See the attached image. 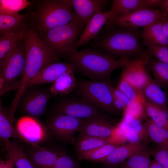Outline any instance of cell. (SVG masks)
Here are the masks:
<instances>
[{
	"label": "cell",
	"instance_id": "obj_42",
	"mask_svg": "<svg viewBox=\"0 0 168 168\" xmlns=\"http://www.w3.org/2000/svg\"><path fill=\"white\" fill-rule=\"evenodd\" d=\"M113 91L114 96L123 103L126 106L127 108L131 105L132 102L130 99L117 87H113Z\"/></svg>",
	"mask_w": 168,
	"mask_h": 168
},
{
	"label": "cell",
	"instance_id": "obj_29",
	"mask_svg": "<svg viewBox=\"0 0 168 168\" xmlns=\"http://www.w3.org/2000/svg\"><path fill=\"white\" fill-rule=\"evenodd\" d=\"M149 59L147 64L154 77V81L161 88L168 90V64L158 60Z\"/></svg>",
	"mask_w": 168,
	"mask_h": 168
},
{
	"label": "cell",
	"instance_id": "obj_8",
	"mask_svg": "<svg viewBox=\"0 0 168 168\" xmlns=\"http://www.w3.org/2000/svg\"><path fill=\"white\" fill-rule=\"evenodd\" d=\"M33 86L26 87L18 101L22 111L29 116L38 119L46 110L52 94L50 89Z\"/></svg>",
	"mask_w": 168,
	"mask_h": 168
},
{
	"label": "cell",
	"instance_id": "obj_40",
	"mask_svg": "<svg viewBox=\"0 0 168 168\" xmlns=\"http://www.w3.org/2000/svg\"><path fill=\"white\" fill-rule=\"evenodd\" d=\"M51 168H79V166L71 157L62 152Z\"/></svg>",
	"mask_w": 168,
	"mask_h": 168
},
{
	"label": "cell",
	"instance_id": "obj_21",
	"mask_svg": "<svg viewBox=\"0 0 168 168\" xmlns=\"http://www.w3.org/2000/svg\"><path fill=\"white\" fill-rule=\"evenodd\" d=\"M8 159L11 160L16 168H35L24 151L22 145L14 141L4 144Z\"/></svg>",
	"mask_w": 168,
	"mask_h": 168
},
{
	"label": "cell",
	"instance_id": "obj_23",
	"mask_svg": "<svg viewBox=\"0 0 168 168\" xmlns=\"http://www.w3.org/2000/svg\"><path fill=\"white\" fill-rule=\"evenodd\" d=\"M29 27L7 33L0 36V61L14 49L18 43L24 38Z\"/></svg>",
	"mask_w": 168,
	"mask_h": 168
},
{
	"label": "cell",
	"instance_id": "obj_34",
	"mask_svg": "<svg viewBox=\"0 0 168 168\" xmlns=\"http://www.w3.org/2000/svg\"><path fill=\"white\" fill-rule=\"evenodd\" d=\"M31 1L27 0H0V14L15 16L29 6Z\"/></svg>",
	"mask_w": 168,
	"mask_h": 168
},
{
	"label": "cell",
	"instance_id": "obj_3",
	"mask_svg": "<svg viewBox=\"0 0 168 168\" xmlns=\"http://www.w3.org/2000/svg\"><path fill=\"white\" fill-rule=\"evenodd\" d=\"M140 34L137 29L106 26L91 44L94 50L120 58H128V56L137 54L142 56L145 54H142Z\"/></svg>",
	"mask_w": 168,
	"mask_h": 168
},
{
	"label": "cell",
	"instance_id": "obj_44",
	"mask_svg": "<svg viewBox=\"0 0 168 168\" xmlns=\"http://www.w3.org/2000/svg\"><path fill=\"white\" fill-rule=\"evenodd\" d=\"M15 166L12 161L9 159L6 160L1 159L0 168H14Z\"/></svg>",
	"mask_w": 168,
	"mask_h": 168
},
{
	"label": "cell",
	"instance_id": "obj_47",
	"mask_svg": "<svg viewBox=\"0 0 168 168\" xmlns=\"http://www.w3.org/2000/svg\"><path fill=\"white\" fill-rule=\"evenodd\" d=\"M104 168H123L122 164L121 163L119 165L116 166H107Z\"/></svg>",
	"mask_w": 168,
	"mask_h": 168
},
{
	"label": "cell",
	"instance_id": "obj_12",
	"mask_svg": "<svg viewBox=\"0 0 168 168\" xmlns=\"http://www.w3.org/2000/svg\"><path fill=\"white\" fill-rule=\"evenodd\" d=\"M14 128L18 138L31 146L40 145L51 135L46 126L38 119L28 115L20 118Z\"/></svg>",
	"mask_w": 168,
	"mask_h": 168
},
{
	"label": "cell",
	"instance_id": "obj_10",
	"mask_svg": "<svg viewBox=\"0 0 168 168\" xmlns=\"http://www.w3.org/2000/svg\"><path fill=\"white\" fill-rule=\"evenodd\" d=\"M165 13L157 8H142L130 13L120 14L108 20L107 26L124 28L137 29L144 27L161 18Z\"/></svg>",
	"mask_w": 168,
	"mask_h": 168
},
{
	"label": "cell",
	"instance_id": "obj_11",
	"mask_svg": "<svg viewBox=\"0 0 168 168\" xmlns=\"http://www.w3.org/2000/svg\"><path fill=\"white\" fill-rule=\"evenodd\" d=\"M53 112L83 120L107 117L101 110L82 98L61 100L52 106Z\"/></svg>",
	"mask_w": 168,
	"mask_h": 168
},
{
	"label": "cell",
	"instance_id": "obj_13",
	"mask_svg": "<svg viewBox=\"0 0 168 168\" xmlns=\"http://www.w3.org/2000/svg\"><path fill=\"white\" fill-rule=\"evenodd\" d=\"M150 57L145 54L130 60L123 68L121 77L139 91L152 79L146 68Z\"/></svg>",
	"mask_w": 168,
	"mask_h": 168
},
{
	"label": "cell",
	"instance_id": "obj_14",
	"mask_svg": "<svg viewBox=\"0 0 168 168\" xmlns=\"http://www.w3.org/2000/svg\"><path fill=\"white\" fill-rule=\"evenodd\" d=\"M114 16V11L112 9L105 12L99 11L96 12L86 25L81 36L76 43L73 50H77L79 47L97 38L104 25L108 20Z\"/></svg>",
	"mask_w": 168,
	"mask_h": 168
},
{
	"label": "cell",
	"instance_id": "obj_32",
	"mask_svg": "<svg viewBox=\"0 0 168 168\" xmlns=\"http://www.w3.org/2000/svg\"><path fill=\"white\" fill-rule=\"evenodd\" d=\"M144 124L148 137L156 145L168 149V131L157 125L151 119Z\"/></svg>",
	"mask_w": 168,
	"mask_h": 168
},
{
	"label": "cell",
	"instance_id": "obj_39",
	"mask_svg": "<svg viewBox=\"0 0 168 168\" xmlns=\"http://www.w3.org/2000/svg\"><path fill=\"white\" fill-rule=\"evenodd\" d=\"M117 87L124 93L132 102L140 97L138 91L122 78L121 77Z\"/></svg>",
	"mask_w": 168,
	"mask_h": 168
},
{
	"label": "cell",
	"instance_id": "obj_37",
	"mask_svg": "<svg viewBox=\"0 0 168 168\" xmlns=\"http://www.w3.org/2000/svg\"><path fill=\"white\" fill-rule=\"evenodd\" d=\"M151 155L164 168H168V149L156 145L152 149H149Z\"/></svg>",
	"mask_w": 168,
	"mask_h": 168
},
{
	"label": "cell",
	"instance_id": "obj_28",
	"mask_svg": "<svg viewBox=\"0 0 168 168\" xmlns=\"http://www.w3.org/2000/svg\"><path fill=\"white\" fill-rule=\"evenodd\" d=\"M77 153L100 147L107 144H112L110 138H100L79 134L74 142Z\"/></svg>",
	"mask_w": 168,
	"mask_h": 168
},
{
	"label": "cell",
	"instance_id": "obj_31",
	"mask_svg": "<svg viewBox=\"0 0 168 168\" xmlns=\"http://www.w3.org/2000/svg\"><path fill=\"white\" fill-rule=\"evenodd\" d=\"M118 146L106 144L92 150L77 153V157L79 160H88L100 162Z\"/></svg>",
	"mask_w": 168,
	"mask_h": 168
},
{
	"label": "cell",
	"instance_id": "obj_22",
	"mask_svg": "<svg viewBox=\"0 0 168 168\" xmlns=\"http://www.w3.org/2000/svg\"><path fill=\"white\" fill-rule=\"evenodd\" d=\"M161 18L144 27L140 35L143 43L168 46V38L163 29Z\"/></svg>",
	"mask_w": 168,
	"mask_h": 168
},
{
	"label": "cell",
	"instance_id": "obj_36",
	"mask_svg": "<svg viewBox=\"0 0 168 168\" xmlns=\"http://www.w3.org/2000/svg\"><path fill=\"white\" fill-rule=\"evenodd\" d=\"M143 43L147 47L150 54L158 60L168 64V46Z\"/></svg>",
	"mask_w": 168,
	"mask_h": 168
},
{
	"label": "cell",
	"instance_id": "obj_19",
	"mask_svg": "<svg viewBox=\"0 0 168 168\" xmlns=\"http://www.w3.org/2000/svg\"><path fill=\"white\" fill-rule=\"evenodd\" d=\"M78 19L86 26L93 16L102 10L108 0H71Z\"/></svg>",
	"mask_w": 168,
	"mask_h": 168
},
{
	"label": "cell",
	"instance_id": "obj_6",
	"mask_svg": "<svg viewBox=\"0 0 168 168\" xmlns=\"http://www.w3.org/2000/svg\"><path fill=\"white\" fill-rule=\"evenodd\" d=\"M113 86L104 81H77L74 89L81 98L101 110L116 112L114 102Z\"/></svg>",
	"mask_w": 168,
	"mask_h": 168
},
{
	"label": "cell",
	"instance_id": "obj_18",
	"mask_svg": "<svg viewBox=\"0 0 168 168\" xmlns=\"http://www.w3.org/2000/svg\"><path fill=\"white\" fill-rule=\"evenodd\" d=\"M61 152L38 145L31 146L27 156L35 168H51Z\"/></svg>",
	"mask_w": 168,
	"mask_h": 168
},
{
	"label": "cell",
	"instance_id": "obj_27",
	"mask_svg": "<svg viewBox=\"0 0 168 168\" xmlns=\"http://www.w3.org/2000/svg\"><path fill=\"white\" fill-rule=\"evenodd\" d=\"M0 102V137L4 144L10 138H18L13 125L14 114L5 109Z\"/></svg>",
	"mask_w": 168,
	"mask_h": 168
},
{
	"label": "cell",
	"instance_id": "obj_48",
	"mask_svg": "<svg viewBox=\"0 0 168 168\" xmlns=\"http://www.w3.org/2000/svg\"><path fill=\"white\" fill-rule=\"evenodd\" d=\"M166 91V93L167 94V98H168V90Z\"/></svg>",
	"mask_w": 168,
	"mask_h": 168
},
{
	"label": "cell",
	"instance_id": "obj_5",
	"mask_svg": "<svg viewBox=\"0 0 168 168\" xmlns=\"http://www.w3.org/2000/svg\"><path fill=\"white\" fill-rule=\"evenodd\" d=\"M86 26L80 21L74 20L49 30L40 38L58 58H66Z\"/></svg>",
	"mask_w": 168,
	"mask_h": 168
},
{
	"label": "cell",
	"instance_id": "obj_17",
	"mask_svg": "<svg viewBox=\"0 0 168 168\" xmlns=\"http://www.w3.org/2000/svg\"><path fill=\"white\" fill-rule=\"evenodd\" d=\"M147 148L146 142L137 144L129 143L119 145L100 162L107 166L117 165L136 153Z\"/></svg>",
	"mask_w": 168,
	"mask_h": 168
},
{
	"label": "cell",
	"instance_id": "obj_38",
	"mask_svg": "<svg viewBox=\"0 0 168 168\" xmlns=\"http://www.w3.org/2000/svg\"><path fill=\"white\" fill-rule=\"evenodd\" d=\"M124 111V114H130L142 119L147 116L144 110L143 100L140 96L138 99L132 102L131 105Z\"/></svg>",
	"mask_w": 168,
	"mask_h": 168
},
{
	"label": "cell",
	"instance_id": "obj_35",
	"mask_svg": "<svg viewBox=\"0 0 168 168\" xmlns=\"http://www.w3.org/2000/svg\"><path fill=\"white\" fill-rule=\"evenodd\" d=\"M148 136L144 123L128 129L126 134L127 142L137 144L146 142Z\"/></svg>",
	"mask_w": 168,
	"mask_h": 168
},
{
	"label": "cell",
	"instance_id": "obj_7",
	"mask_svg": "<svg viewBox=\"0 0 168 168\" xmlns=\"http://www.w3.org/2000/svg\"><path fill=\"white\" fill-rule=\"evenodd\" d=\"M26 60V49L24 38L11 52L0 61V94L12 89H18L17 79L22 76Z\"/></svg>",
	"mask_w": 168,
	"mask_h": 168
},
{
	"label": "cell",
	"instance_id": "obj_33",
	"mask_svg": "<svg viewBox=\"0 0 168 168\" xmlns=\"http://www.w3.org/2000/svg\"><path fill=\"white\" fill-rule=\"evenodd\" d=\"M148 148L132 156L122 163L123 168H149L152 160Z\"/></svg>",
	"mask_w": 168,
	"mask_h": 168
},
{
	"label": "cell",
	"instance_id": "obj_15",
	"mask_svg": "<svg viewBox=\"0 0 168 168\" xmlns=\"http://www.w3.org/2000/svg\"><path fill=\"white\" fill-rule=\"evenodd\" d=\"M69 70L77 71L75 66L67 63L54 62L44 67L27 83L26 87L53 83L63 73Z\"/></svg>",
	"mask_w": 168,
	"mask_h": 168
},
{
	"label": "cell",
	"instance_id": "obj_45",
	"mask_svg": "<svg viewBox=\"0 0 168 168\" xmlns=\"http://www.w3.org/2000/svg\"><path fill=\"white\" fill-rule=\"evenodd\" d=\"M162 11H165L168 12V0H164V1L160 7Z\"/></svg>",
	"mask_w": 168,
	"mask_h": 168
},
{
	"label": "cell",
	"instance_id": "obj_16",
	"mask_svg": "<svg viewBox=\"0 0 168 168\" xmlns=\"http://www.w3.org/2000/svg\"><path fill=\"white\" fill-rule=\"evenodd\" d=\"M115 127L107 117L85 120L79 132V134L100 138H109Z\"/></svg>",
	"mask_w": 168,
	"mask_h": 168
},
{
	"label": "cell",
	"instance_id": "obj_20",
	"mask_svg": "<svg viewBox=\"0 0 168 168\" xmlns=\"http://www.w3.org/2000/svg\"><path fill=\"white\" fill-rule=\"evenodd\" d=\"M142 99L159 107L168 113V98L166 92L164 91L152 79L139 91Z\"/></svg>",
	"mask_w": 168,
	"mask_h": 168
},
{
	"label": "cell",
	"instance_id": "obj_43",
	"mask_svg": "<svg viewBox=\"0 0 168 168\" xmlns=\"http://www.w3.org/2000/svg\"><path fill=\"white\" fill-rule=\"evenodd\" d=\"M161 20L163 31L168 38V14L165 13L164 15L161 18Z\"/></svg>",
	"mask_w": 168,
	"mask_h": 168
},
{
	"label": "cell",
	"instance_id": "obj_30",
	"mask_svg": "<svg viewBox=\"0 0 168 168\" xmlns=\"http://www.w3.org/2000/svg\"><path fill=\"white\" fill-rule=\"evenodd\" d=\"M145 113L157 125L168 131V113L159 107L143 100Z\"/></svg>",
	"mask_w": 168,
	"mask_h": 168
},
{
	"label": "cell",
	"instance_id": "obj_24",
	"mask_svg": "<svg viewBox=\"0 0 168 168\" xmlns=\"http://www.w3.org/2000/svg\"><path fill=\"white\" fill-rule=\"evenodd\" d=\"M28 13L15 16L0 14V36L14 30L23 28L28 25Z\"/></svg>",
	"mask_w": 168,
	"mask_h": 168
},
{
	"label": "cell",
	"instance_id": "obj_2",
	"mask_svg": "<svg viewBox=\"0 0 168 168\" xmlns=\"http://www.w3.org/2000/svg\"><path fill=\"white\" fill-rule=\"evenodd\" d=\"M66 59L79 71L92 80L109 82L110 75L116 69L125 67L131 59H116L90 48L78 51L73 50Z\"/></svg>",
	"mask_w": 168,
	"mask_h": 168
},
{
	"label": "cell",
	"instance_id": "obj_25",
	"mask_svg": "<svg viewBox=\"0 0 168 168\" xmlns=\"http://www.w3.org/2000/svg\"><path fill=\"white\" fill-rule=\"evenodd\" d=\"M112 2L111 9L114 11V17L141 9L154 8L152 0H113Z\"/></svg>",
	"mask_w": 168,
	"mask_h": 168
},
{
	"label": "cell",
	"instance_id": "obj_1",
	"mask_svg": "<svg viewBox=\"0 0 168 168\" xmlns=\"http://www.w3.org/2000/svg\"><path fill=\"white\" fill-rule=\"evenodd\" d=\"M31 1L27 12L28 25L40 38L51 29L74 20H79L72 9L71 0Z\"/></svg>",
	"mask_w": 168,
	"mask_h": 168
},
{
	"label": "cell",
	"instance_id": "obj_41",
	"mask_svg": "<svg viewBox=\"0 0 168 168\" xmlns=\"http://www.w3.org/2000/svg\"><path fill=\"white\" fill-rule=\"evenodd\" d=\"M142 119L129 114H124L122 121L117 125L122 129L127 131L128 129L137 126L142 123Z\"/></svg>",
	"mask_w": 168,
	"mask_h": 168
},
{
	"label": "cell",
	"instance_id": "obj_4",
	"mask_svg": "<svg viewBox=\"0 0 168 168\" xmlns=\"http://www.w3.org/2000/svg\"><path fill=\"white\" fill-rule=\"evenodd\" d=\"M26 49L25 66L15 98L19 100L28 82L48 65L58 58L35 31L29 27L24 37Z\"/></svg>",
	"mask_w": 168,
	"mask_h": 168
},
{
	"label": "cell",
	"instance_id": "obj_26",
	"mask_svg": "<svg viewBox=\"0 0 168 168\" xmlns=\"http://www.w3.org/2000/svg\"><path fill=\"white\" fill-rule=\"evenodd\" d=\"M74 71L69 70L61 74L50 87L51 93L55 95H62L68 94L74 89L77 81Z\"/></svg>",
	"mask_w": 168,
	"mask_h": 168
},
{
	"label": "cell",
	"instance_id": "obj_9",
	"mask_svg": "<svg viewBox=\"0 0 168 168\" xmlns=\"http://www.w3.org/2000/svg\"><path fill=\"white\" fill-rule=\"evenodd\" d=\"M84 120L53 112L47 119L46 126L51 135L63 142L73 143L74 135L79 132Z\"/></svg>",
	"mask_w": 168,
	"mask_h": 168
},
{
	"label": "cell",
	"instance_id": "obj_46",
	"mask_svg": "<svg viewBox=\"0 0 168 168\" xmlns=\"http://www.w3.org/2000/svg\"><path fill=\"white\" fill-rule=\"evenodd\" d=\"M149 168H164L155 160H152Z\"/></svg>",
	"mask_w": 168,
	"mask_h": 168
}]
</instances>
